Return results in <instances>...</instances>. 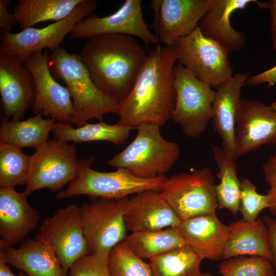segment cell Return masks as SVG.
I'll use <instances>...</instances> for the list:
<instances>
[{
	"label": "cell",
	"mask_w": 276,
	"mask_h": 276,
	"mask_svg": "<svg viewBox=\"0 0 276 276\" xmlns=\"http://www.w3.org/2000/svg\"><path fill=\"white\" fill-rule=\"evenodd\" d=\"M107 261L112 276H152L149 264L134 254L123 241L110 251Z\"/></svg>",
	"instance_id": "cell-32"
},
{
	"label": "cell",
	"mask_w": 276,
	"mask_h": 276,
	"mask_svg": "<svg viewBox=\"0 0 276 276\" xmlns=\"http://www.w3.org/2000/svg\"><path fill=\"white\" fill-rule=\"evenodd\" d=\"M255 3L261 9H268V3L256 0H210L209 7L201 17L198 27L201 33L221 45L230 53L245 45V34L234 29L230 22L232 14Z\"/></svg>",
	"instance_id": "cell-20"
},
{
	"label": "cell",
	"mask_w": 276,
	"mask_h": 276,
	"mask_svg": "<svg viewBox=\"0 0 276 276\" xmlns=\"http://www.w3.org/2000/svg\"><path fill=\"white\" fill-rule=\"evenodd\" d=\"M136 129L137 132L134 140L108 164L125 169L142 178L165 175L179 158L180 146L165 140L157 125L145 124Z\"/></svg>",
	"instance_id": "cell-4"
},
{
	"label": "cell",
	"mask_w": 276,
	"mask_h": 276,
	"mask_svg": "<svg viewBox=\"0 0 276 276\" xmlns=\"http://www.w3.org/2000/svg\"><path fill=\"white\" fill-rule=\"evenodd\" d=\"M211 169L181 172L168 178L159 193L181 220L215 213L218 208Z\"/></svg>",
	"instance_id": "cell-7"
},
{
	"label": "cell",
	"mask_w": 276,
	"mask_h": 276,
	"mask_svg": "<svg viewBox=\"0 0 276 276\" xmlns=\"http://www.w3.org/2000/svg\"><path fill=\"white\" fill-rule=\"evenodd\" d=\"M48 61L53 77L64 82L70 93L75 112L73 125L79 127L92 119L103 121L104 114L118 113L119 102L97 88L78 54L60 46L51 50Z\"/></svg>",
	"instance_id": "cell-3"
},
{
	"label": "cell",
	"mask_w": 276,
	"mask_h": 276,
	"mask_svg": "<svg viewBox=\"0 0 276 276\" xmlns=\"http://www.w3.org/2000/svg\"><path fill=\"white\" fill-rule=\"evenodd\" d=\"M271 106L276 111V102L272 103Z\"/></svg>",
	"instance_id": "cell-44"
},
{
	"label": "cell",
	"mask_w": 276,
	"mask_h": 276,
	"mask_svg": "<svg viewBox=\"0 0 276 276\" xmlns=\"http://www.w3.org/2000/svg\"><path fill=\"white\" fill-rule=\"evenodd\" d=\"M107 258L106 255L88 254L71 266L68 271V276H112Z\"/></svg>",
	"instance_id": "cell-35"
},
{
	"label": "cell",
	"mask_w": 276,
	"mask_h": 276,
	"mask_svg": "<svg viewBox=\"0 0 276 276\" xmlns=\"http://www.w3.org/2000/svg\"><path fill=\"white\" fill-rule=\"evenodd\" d=\"M173 86L175 101L171 119L187 136L197 137L213 119L216 91L179 63L174 67Z\"/></svg>",
	"instance_id": "cell-6"
},
{
	"label": "cell",
	"mask_w": 276,
	"mask_h": 276,
	"mask_svg": "<svg viewBox=\"0 0 276 276\" xmlns=\"http://www.w3.org/2000/svg\"><path fill=\"white\" fill-rule=\"evenodd\" d=\"M0 94L7 121H21L32 107L35 97L33 76L22 61L14 55L0 54Z\"/></svg>",
	"instance_id": "cell-17"
},
{
	"label": "cell",
	"mask_w": 276,
	"mask_h": 276,
	"mask_svg": "<svg viewBox=\"0 0 276 276\" xmlns=\"http://www.w3.org/2000/svg\"><path fill=\"white\" fill-rule=\"evenodd\" d=\"M176 61L174 46L157 45L150 51L132 88L119 103L118 123L136 129L145 124L160 127L171 119Z\"/></svg>",
	"instance_id": "cell-1"
},
{
	"label": "cell",
	"mask_w": 276,
	"mask_h": 276,
	"mask_svg": "<svg viewBox=\"0 0 276 276\" xmlns=\"http://www.w3.org/2000/svg\"><path fill=\"white\" fill-rule=\"evenodd\" d=\"M209 4L210 0H152L151 28L158 42L165 46H174L198 27Z\"/></svg>",
	"instance_id": "cell-15"
},
{
	"label": "cell",
	"mask_w": 276,
	"mask_h": 276,
	"mask_svg": "<svg viewBox=\"0 0 276 276\" xmlns=\"http://www.w3.org/2000/svg\"><path fill=\"white\" fill-rule=\"evenodd\" d=\"M123 242L136 256L149 260L187 244L178 227L132 233Z\"/></svg>",
	"instance_id": "cell-28"
},
{
	"label": "cell",
	"mask_w": 276,
	"mask_h": 276,
	"mask_svg": "<svg viewBox=\"0 0 276 276\" xmlns=\"http://www.w3.org/2000/svg\"><path fill=\"white\" fill-rule=\"evenodd\" d=\"M28 197L14 188H0V249L22 242L37 226L41 214Z\"/></svg>",
	"instance_id": "cell-18"
},
{
	"label": "cell",
	"mask_w": 276,
	"mask_h": 276,
	"mask_svg": "<svg viewBox=\"0 0 276 276\" xmlns=\"http://www.w3.org/2000/svg\"><path fill=\"white\" fill-rule=\"evenodd\" d=\"M214 159L219 168L217 173L220 181L215 186V193L219 209L225 208L236 216L240 210V181L237 173L236 159L222 149L212 145Z\"/></svg>",
	"instance_id": "cell-29"
},
{
	"label": "cell",
	"mask_w": 276,
	"mask_h": 276,
	"mask_svg": "<svg viewBox=\"0 0 276 276\" xmlns=\"http://www.w3.org/2000/svg\"><path fill=\"white\" fill-rule=\"evenodd\" d=\"M7 264L4 259L0 257V276H26L24 272H20L18 275H15Z\"/></svg>",
	"instance_id": "cell-41"
},
{
	"label": "cell",
	"mask_w": 276,
	"mask_h": 276,
	"mask_svg": "<svg viewBox=\"0 0 276 276\" xmlns=\"http://www.w3.org/2000/svg\"><path fill=\"white\" fill-rule=\"evenodd\" d=\"M267 194L270 197V206L268 209L273 215L276 216V187L270 188Z\"/></svg>",
	"instance_id": "cell-42"
},
{
	"label": "cell",
	"mask_w": 276,
	"mask_h": 276,
	"mask_svg": "<svg viewBox=\"0 0 276 276\" xmlns=\"http://www.w3.org/2000/svg\"><path fill=\"white\" fill-rule=\"evenodd\" d=\"M272 48L276 51V40H273ZM266 83L268 87L276 84V65L258 74L249 77L246 84L251 85H258Z\"/></svg>",
	"instance_id": "cell-36"
},
{
	"label": "cell",
	"mask_w": 276,
	"mask_h": 276,
	"mask_svg": "<svg viewBox=\"0 0 276 276\" xmlns=\"http://www.w3.org/2000/svg\"><path fill=\"white\" fill-rule=\"evenodd\" d=\"M95 157L78 159L79 171L77 177L63 190L57 192L58 199L80 195L94 198H122L129 195L146 191L159 192L167 177L161 175L152 178L136 177L128 170L117 168L113 172H104L93 169Z\"/></svg>",
	"instance_id": "cell-5"
},
{
	"label": "cell",
	"mask_w": 276,
	"mask_h": 276,
	"mask_svg": "<svg viewBox=\"0 0 276 276\" xmlns=\"http://www.w3.org/2000/svg\"><path fill=\"white\" fill-rule=\"evenodd\" d=\"M201 276H212V275L209 272H205L201 273Z\"/></svg>",
	"instance_id": "cell-43"
},
{
	"label": "cell",
	"mask_w": 276,
	"mask_h": 276,
	"mask_svg": "<svg viewBox=\"0 0 276 276\" xmlns=\"http://www.w3.org/2000/svg\"><path fill=\"white\" fill-rule=\"evenodd\" d=\"M41 113L24 121H7L2 119L0 140L18 148L37 149L47 141L56 122L52 118H42Z\"/></svg>",
	"instance_id": "cell-25"
},
{
	"label": "cell",
	"mask_w": 276,
	"mask_h": 276,
	"mask_svg": "<svg viewBox=\"0 0 276 276\" xmlns=\"http://www.w3.org/2000/svg\"><path fill=\"white\" fill-rule=\"evenodd\" d=\"M178 228L187 244L202 260L223 259L229 228L215 213L182 220Z\"/></svg>",
	"instance_id": "cell-22"
},
{
	"label": "cell",
	"mask_w": 276,
	"mask_h": 276,
	"mask_svg": "<svg viewBox=\"0 0 276 276\" xmlns=\"http://www.w3.org/2000/svg\"><path fill=\"white\" fill-rule=\"evenodd\" d=\"M174 47L178 63L212 88L217 89L233 76L228 52L205 36L198 27L179 39Z\"/></svg>",
	"instance_id": "cell-10"
},
{
	"label": "cell",
	"mask_w": 276,
	"mask_h": 276,
	"mask_svg": "<svg viewBox=\"0 0 276 276\" xmlns=\"http://www.w3.org/2000/svg\"><path fill=\"white\" fill-rule=\"evenodd\" d=\"M48 52H36L22 61L31 73L35 86V97L32 106L34 114L41 113L56 122L73 125L75 108L70 93L60 85L49 69Z\"/></svg>",
	"instance_id": "cell-13"
},
{
	"label": "cell",
	"mask_w": 276,
	"mask_h": 276,
	"mask_svg": "<svg viewBox=\"0 0 276 276\" xmlns=\"http://www.w3.org/2000/svg\"><path fill=\"white\" fill-rule=\"evenodd\" d=\"M132 129L119 123L109 125L103 121L94 124L86 123L77 128H74L71 124L56 122L52 132L55 139L66 143L105 141L119 145L125 143Z\"/></svg>",
	"instance_id": "cell-26"
},
{
	"label": "cell",
	"mask_w": 276,
	"mask_h": 276,
	"mask_svg": "<svg viewBox=\"0 0 276 276\" xmlns=\"http://www.w3.org/2000/svg\"><path fill=\"white\" fill-rule=\"evenodd\" d=\"M247 74L238 73L219 86L213 103L212 127L222 139L223 150L237 159L235 127L241 90L246 84Z\"/></svg>",
	"instance_id": "cell-21"
},
{
	"label": "cell",
	"mask_w": 276,
	"mask_h": 276,
	"mask_svg": "<svg viewBox=\"0 0 276 276\" xmlns=\"http://www.w3.org/2000/svg\"><path fill=\"white\" fill-rule=\"evenodd\" d=\"M83 0H18L13 9L21 30L41 22L58 21L67 17Z\"/></svg>",
	"instance_id": "cell-27"
},
{
	"label": "cell",
	"mask_w": 276,
	"mask_h": 276,
	"mask_svg": "<svg viewBox=\"0 0 276 276\" xmlns=\"http://www.w3.org/2000/svg\"><path fill=\"white\" fill-rule=\"evenodd\" d=\"M264 144H276V111L271 105L241 99L235 127L237 158Z\"/></svg>",
	"instance_id": "cell-16"
},
{
	"label": "cell",
	"mask_w": 276,
	"mask_h": 276,
	"mask_svg": "<svg viewBox=\"0 0 276 276\" xmlns=\"http://www.w3.org/2000/svg\"><path fill=\"white\" fill-rule=\"evenodd\" d=\"M270 206V197L261 195L255 186L247 178L240 180V210L242 220L249 222L256 221L262 210Z\"/></svg>",
	"instance_id": "cell-34"
},
{
	"label": "cell",
	"mask_w": 276,
	"mask_h": 276,
	"mask_svg": "<svg viewBox=\"0 0 276 276\" xmlns=\"http://www.w3.org/2000/svg\"><path fill=\"white\" fill-rule=\"evenodd\" d=\"M222 276H274L272 262L260 256H238L224 260L219 265Z\"/></svg>",
	"instance_id": "cell-33"
},
{
	"label": "cell",
	"mask_w": 276,
	"mask_h": 276,
	"mask_svg": "<svg viewBox=\"0 0 276 276\" xmlns=\"http://www.w3.org/2000/svg\"><path fill=\"white\" fill-rule=\"evenodd\" d=\"M263 221L267 228L268 241L273 256L272 263L276 273V220L265 216Z\"/></svg>",
	"instance_id": "cell-38"
},
{
	"label": "cell",
	"mask_w": 276,
	"mask_h": 276,
	"mask_svg": "<svg viewBox=\"0 0 276 276\" xmlns=\"http://www.w3.org/2000/svg\"><path fill=\"white\" fill-rule=\"evenodd\" d=\"M128 197L94 198L80 207L83 233L90 254L108 255L126 237L124 212Z\"/></svg>",
	"instance_id": "cell-9"
},
{
	"label": "cell",
	"mask_w": 276,
	"mask_h": 276,
	"mask_svg": "<svg viewBox=\"0 0 276 276\" xmlns=\"http://www.w3.org/2000/svg\"><path fill=\"white\" fill-rule=\"evenodd\" d=\"M75 144L55 139L47 141L31 155L30 169L24 192L48 189L60 192L72 181L79 171Z\"/></svg>",
	"instance_id": "cell-8"
},
{
	"label": "cell",
	"mask_w": 276,
	"mask_h": 276,
	"mask_svg": "<svg viewBox=\"0 0 276 276\" xmlns=\"http://www.w3.org/2000/svg\"><path fill=\"white\" fill-rule=\"evenodd\" d=\"M11 0H0V28L1 34L10 33L13 26L16 24L13 13H10L8 6Z\"/></svg>",
	"instance_id": "cell-37"
},
{
	"label": "cell",
	"mask_w": 276,
	"mask_h": 276,
	"mask_svg": "<svg viewBox=\"0 0 276 276\" xmlns=\"http://www.w3.org/2000/svg\"><path fill=\"white\" fill-rule=\"evenodd\" d=\"M202 259L188 244L150 260L152 276H201Z\"/></svg>",
	"instance_id": "cell-30"
},
{
	"label": "cell",
	"mask_w": 276,
	"mask_h": 276,
	"mask_svg": "<svg viewBox=\"0 0 276 276\" xmlns=\"http://www.w3.org/2000/svg\"><path fill=\"white\" fill-rule=\"evenodd\" d=\"M21 149L0 140V188L27 185L31 156Z\"/></svg>",
	"instance_id": "cell-31"
},
{
	"label": "cell",
	"mask_w": 276,
	"mask_h": 276,
	"mask_svg": "<svg viewBox=\"0 0 276 276\" xmlns=\"http://www.w3.org/2000/svg\"><path fill=\"white\" fill-rule=\"evenodd\" d=\"M36 239L52 248L67 273L77 260L89 254L80 207L75 204L60 208L52 216L45 218Z\"/></svg>",
	"instance_id": "cell-12"
},
{
	"label": "cell",
	"mask_w": 276,
	"mask_h": 276,
	"mask_svg": "<svg viewBox=\"0 0 276 276\" xmlns=\"http://www.w3.org/2000/svg\"><path fill=\"white\" fill-rule=\"evenodd\" d=\"M96 8L95 1L83 0L67 17L46 27H31L17 33L1 34L0 54L16 56L23 61L44 49L57 48L75 25L91 15Z\"/></svg>",
	"instance_id": "cell-11"
},
{
	"label": "cell",
	"mask_w": 276,
	"mask_h": 276,
	"mask_svg": "<svg viewBox=\"0 0 276 276\" xmlns=\"http://www.w3.org/2000/svg\"><path fill=\"white\" fill-rule=\"evenodd\" d=\"M274 276H276V273H275V275H274Z\"/></svg>",
	"instance_id": "cell-45"
},
{
	"label": "cell",
	"mask_w": 276,
	"mask_h": 276,
	"mask_svg": "<svg viewBox=\"0 0 276 276\" xmlns=\"http://www.w3.org/2000/svg\"><path fill=\"white\" fill-rule=\"evenodd\" d=\"M124 221L127 229L136 233L178 227L182 220L159 192L146 190L129 198Z\"/></svg>",
	"instance_id": "cell-19"
},
{
	"label": "cell",
	"mask_w": 276,
	"mask_h": 276,
	"mask_svg": "<svg viewBox=\"0 0 276 276\" xmlns=\"http://www.w3.org/2000/svg\"><path fill=\"white\" fill-rule=\"evenodd\" d=\"M228 228L223 259L249 255L262 257L272 262L267 228L263 220L249 222L241 219L231 223Z\"/></svg>",
	"instance_id": "cell-24"
},
{
	"label": "cell",
	"mask_w": 276,
	"mask_h": 276,
	"mask_svg": "<svg viewBox=\"0 0 276 276\" xmlns=\"http://www.w3.org/2000/svg\"><path fill=\"white\" fill-rule=\"evenodd\" d=\"M265 179L270 188L276 187V154L263 167Z\"/></svg>",
	"instance_id": "cell-39"
},
{
	"label": "cell",
	"mask_w": 276,
	"mask_h": 276,
	"mask_svg": "<svg viewBox=\"0 0 276 276\" xmlns=\"http://www.w3.org/2000/svg\"><path fill=\"white\" fill-rule=\"evenodd\" d=\"M268 2L270 10L269 28L273 40H276V0H270Z\"/></svg>",
	"instance_id": "cell-40"
},
{
	"label": "cell",
	"mask_w": 276,
	"mask_h": 276,
	"mask_svg": "<svg viewBox=\"0 0 276 276\" xmlns=\"http://www.w3.org/2000/svg\"><path fill=\"white\" fill-rule=\"evenodd\" d=\"M78 55L97 88L119 103L132 88L147 55L133 36L123 34L93 36Z\"/></svg>",
	"instance_id": "cell-2"
},
{
	"label": "cell",
	"mask_w": 276,
	"mask_h": 276,
	"mask_svg": "<svg viewBox=\"0 0 276 276\" xmlns=\"http://www.w3.org/2000/svg\"><path fill=\"white\" fill-rule=\"evenodd\" d=\"M141 0H126L113 13L104 17L92 14L77 23L70 35L76 39H86L103 34H123L135 36L148 47L158 39L144 21Z\"/></svg>",
	"instance_id": "cell-14"
},
{
	"label": "cell",
	"mask_w": 276,
	"mask_h": 276,
	"mask_svg": "<svg viewBox=\"0 0 276 276\" xmlns=\"http://www.w3.org/2000/svg\"><path fill=\"white\" fill-rule=\"evenodd\" d=\"M0 257L28 276H68L52 248L37 239H28L17 248L0 249Z\"/></svg>",
	"instance_id": "cell-23"
}]
</instances>
